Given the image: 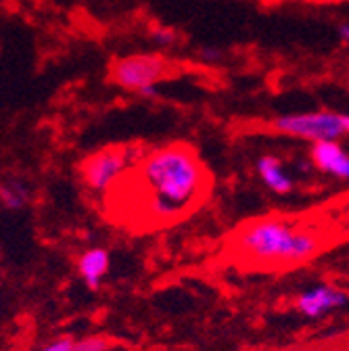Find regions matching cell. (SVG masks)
<instances>
[{
    "instance_id": "6da1fadb",
    "label": "cell",
    "mask_w": 349,
    "mask_h": 351,
    "mask_svg": "<svg viewBox=\"0 0 349 351\" xmlns=\"http://www.w3.org/2000/svg\"><path fill=\"white\" fill-rule=\"evenodd\" d=\"M141 182L149 191V215L173 222L203 197L205 167L191 147L167 145L141 159Z\"/></svg>"
},
{
    "instance_id": "7a4b0ae2",
    "label": "cell",
    "mask_w": 349,
    "mask_h": 351,
    "mask_svg": "<svg viewBox=\"0 0 349 351\" xmlns=\"http://www.w3.org/2000/svg\"><path fill=\"white\" fill-rule=\"evenodd\" d=\"M237 251L257 263L291 266L312 259L320 251V237L287 219L264 217L237 234Z\"/></svg>"
},
{
    "instance_id": "3957f363",
    "label": "cell",
    "mask_w": 349,
    "mask_h": 351,
    "mask_svg": "<svg viewBox=\"0 0 349 351\" xmlns=\"http://www.w3.org/2000/svg\"><path fill=\"white\" fill-rule=\"evenodd\" d=\"M272 128L278 134L308 141L312 145L328 143V141L339 143L349 132V117L339 111L318 109V111L280 115L272 121Z\"/></svg>"
},
{
    "instance_id": "277c9868",
    "label": "cell",
    "mask_w": 349,
    "mask_h": 351,
    "mask_svg": "<svg viewBox=\"0 0 349 351\" xmlns=\"http://www.w3.org/2000/svg\"><path fill=\"white\" fill-rule=\"evenodd\" d=\"M169 73V61L161 55H130L113 65V82L123 90L136 93L145 99L157 97V86Z\"/></svg>"
},
{
    "instance_id": "5b68a950",
    "label": "cell",
    "mask_w": 349,
    "mask_h": 351,
    "mask_svg": "<svg viewBox=\"0 0 349 351\" xmlns=\"http://www.w3.org/2000/svg\"><path fill=\"white\" fill-rule=\"evenodd\" d=\"M132 153L134 149L130 147H111L91 155L82 163L84 184L95 193L109 191L115 184V180L121 178L125 167L136 161Z\"/></svg>"
},
{
    "instance_id": "8992f818",
    "label": "cell",
    "mask_w": 349,
    "mask_h": 351,
    "mask_svg": "<svg viewBox=\"0 0 349 351\" xmlns=\"http://www.w3.org/2000/svg\"><path fill=\"white\" fill-rule=\"evenodd\" d=\"M345 303H347L345 291H341L333 285H316V287L305 289L297 297L295 307L301 316L310 318V320H318V318H324L330 312L339 310V307H343Z\"/></svg>"
},
{
    "instance_id": "52a82bcc",
    "label": "cell",
    "mask_w": 349,
    "mask_h": 351,
    "mask_svg": "<svg viewBox=\"0 0 349 351\" xmlns=\"http://www.w3.org/2000/svg\"><path fill=\"white\" fill-rule=\"evenodd\" d=\"M310 155H312L314 165L320 171L333 176V178H339V180L349 178V155L341 143H337V141L316 143V145H312Z\"/></svg>"
},
{
    "instance_id": "ba28073f",
    "label": "cell",
    "mask_w": 349,
    "mask_h": 351,
    "mask_svg": "<svg viewBox=\"0 0 349 351\" xmlns=\"http://www.w3.org/2000/svg\"><path fill=\"white\" fill-rule=\"evenodd\" d=\"M111 266L109 251L103 247H93L88 251H84L77 259V272L84 280V285L91 291L101 289V280L107 276Z\"/></svg>"
},
{
    "instance_id": "9c48e42d",
    "label": "cell",
    "mask_w": 349,
    "mask_h": 351,
    "mask_svg": "<svg viewBox=\"0 0 349 351\" xmlns=\"http://www.w3.org/2000/svg\"><path fill=\"white\" fill-rule=\"evenodd\" d=\"M257 173H259V178L261 182H264L272 193L276 195H289L293 189H295V182L291 176L285 171V165L278 157L274 155H264V157H259L257 163Z\"/></svg>"
},
{
    "instance_id": "30bf717a",
    "label": "cell",
    "mask_w": 349,
    "mask_h": 351,
    "mask_svg": "<svg viewBox=\"0 0 349 351\" xmlns=\"http://www.w3.org/2000/svg\"><path fill=\"white\" fill-rule=\"evenodd\" d=\"M29 186L23 180H3L0 182V205L9 211H19L29 203Z\"/></svg>"
},
{
    "instance_id": "8fae6325",
    "label": "cell",
    "mask_w": 349,
    "mask_h": 351,
    "mask_svg": "<svg viewBox=\"0 0 349 351\" xmlns=\"http://www.w3.org/2000/svg\"><path fill=\"white\" fill-rule=\"evenodd\" d=\"M71 351H109V343L101 337H88L82 341H73Z\"/></svg>"
},
{
    "instance_id": "7c38bea8",
    "label": "cell",
    "mask_w": 349,
    "mask_h": 351,
    "mask_svg": "<svg viewBox=\"0 0 349 351\" xmlns=\"http://www.w3.org/2000/svg\"><path fill=\"white\" fill-rule=\"evenodd\" d=\"M71 345H73L71 339L61 337V339H55V341H51V343H47V345H42V347L36 349V351H71Z\"/></svg>"
},
{
    "instance_id": "4fadbf2b",
    "label": "cell",
    "mask_w": 349,
    "mask_h": 351,
    "mask_svg": "<svg viewBox=\"0 0 349 351\" xmlns=\"http://www.w3.org/2000/svg\"><path fill=\"white\" fill-rule=\"evenodd\" d=\"M153 40L159 44V47H169V44L173 42V32H169V29H157L153 34Z\"/></svg>"
},
{
    "instance_id": "5bb4252c",
    "label": "cell",
    "mask_w": 349,
    "mask_h": 351,
    "mask_svg": "<svg viewBox=\"0 0 349 351\" xmlns=\"http://www.w3.org/2000/svg\"><path fill=\"white\" fill-rule=\"evenodd\" d=\"M339 38H341V44H343V47H347V44H349V23H347V21H343V23L339 25Z\"/></svg>"
},
{
    "instance_id": "9a60e30c",
    "label": "cell",
    "mask_w": 349,
    "mask_h": 351,
    "mask_svg": "<svg viewBox=\"0 0 349 351\" xmlns=\"http://www.w3.org/2000/svg\"><path fill=\"white\" fill-rule=\"evenodd\" d=\"M312 3H322V5H333V3H343V0H312Z\"/></svg>"
}]
</instances>
